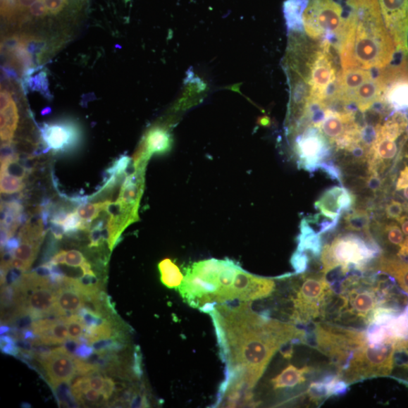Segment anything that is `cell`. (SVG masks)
Listing matches in <instances>:
<instances>
[{
	"label": "cell",
	"instance_id": "e575fe53",
	"mask_svg": "<svg viewBox=\"0 0 408 408\" xmlns=\"http://www.w3.org/2000/svg\"><path fill=\"white\" fill-rule=\"evenodd\" d=\"M290 264L292 268H294L296 275L305 273L308 269L309 264V255L297 250L291 256Z\"/></svg>",
	"mask_w": 408,
	"mask_h": 408
},
{
	"label": "cell",
	"instance_id": "ffe728a7",
	"mask_svg": "<svg viewBox=\"0 0 408 408\" xmlns=\"http://www.w3.org/2000/svg\"><path fill=\"white\" fill-rule=\"evenodd\" d=\"M311 367L298 369L295 366L290 364L278 376L271 380L275 390L292 388L307 381V375L313 372Z\"/></svg>",
	"mask_w": 408,
	"mask_h": 408
},
{
	"label": "cell",
	"instance_id": "f1b7e54d",
	"mask_svg": "<svg viewBox=\"0 0 408 408\" xmlns=\"http://www.w3.org/2000/svg\"><path fill=\"white\" fill-rule=\"evenodd\" d=\"M111 202L106 201L97 204H82L77 208L76 213L81 221L92 223L98 218L101 211H106Z\"/></svg>",
	"mask_w": 408,
	"mask_h": 408
},
{
	"label": "cell",
	"instance_id": "ac0fdd59",
	"mask_svg": "<svg viewBox=\"0 0 408 408\" xmlns=\"http://www.w3.org/2000/svg\"><path fill=\"white\" fill-rule=\"evenodd\" d=\"M383 102L393 111H408V78H400L387 86Z\"/></svg>",
	"mask_w": 408,
	"mask_h": 408
},
{
	"label": "cell",
	"instance_id": "7dc6e473",
	"mask_svg": "<svg viewBox=\"0 0 408 408\" xmlns=\"http://www.w3.org/2000/svg\"><path fill=\"white\" fill-rule=\"evenodd\" d=\"M30 266L31 265L26 263V261L15 257L12 260L11 264H10V268H18L22 270L23 272L27 271Z\"/></svg>",
	"mask_w": 408,
	"mask_h": 408
},
{
	"label": "cell",
	"instance_id": "ee69618b",
	"mask_svg": "<svg viewBox=\"0 0 408 408\" xmlns=\"http://www.w3.org/2000/svg\"><path fill=\"white\" fill-rule=\"evenodd\" d=\"M98 372L90 375V385L92 389L101 392L103 388L104 378Z\"/></svg>",
	"mask_w": 408,
	"mask_h": 408
},
{
	"label": "cell",
	"instance_id": "d6986e66",
	"mask_svg": "<svg viewBox=\"0 0 408 408\" xmlns=\"http://www.w3.org/2000/svg\"><path fill=\"white\" fill-rule=\"evenodd\" d=\"M297 249L300 252L310 254L312 257H321L322 252V242L321 235L314 230L307 221L303 218L300 224V234L297 237Z\"/></svg>",
	"mask_w": 408,
	"mask_h": 408
},
{
	"label": "cell",
	"instance_id": "6da1fadb",
	"mask_svg": "<svg viewBox=\"0 0 408 408\" xmlns=\"http://www.w3.org/2000/svg\"><path fill=\"white\" fill-rule=\"evenodd\" d=\"M210 315L226 364L223 385L239 382L252 390L278 350L288 343L308 344L304 330L259 315L249 302L235 307L217 306Z\"/></svg>",
	"mask_w": 408,
	"mask_h": 408
},
{
	"label": "cell",
	"instance_id": "5b68a950",
	"mask_svg": "<svg viewBox=\"0 0 408 408\" xmlns=\"http://www.w3.org/2000/svg\"><path fill=\"white\" fill-rule=\"evenodd\" d=\"M297 278L289 296L290 321L306 326L323 320L336 297L333 285L322 272L303 273Z\"/></svg>",
	"mask_w": 408,
	"mask_h": 408
},
{
	"label": "cell",
	"instance_id": "b9f144b4",
	"mask_svg": "<svg viewBox=\"0 0 408 408\" xmlns=\"http://www.w3.org/2000/svg\"><path fill=\"white\" fill-rule=\"evenodd\" d=\"M94 352H95V350H94L92 347H89V344L82 343L80 344L77 349L75 355L79 359H87L91 357Z\"/></svg>",
	"mask_w": 408,
	"mask_h": 408
},
{
	"label": "cell",
	"instance_id": "ba28073f",
	"mask_svg": "<svg viewBox=\"0 0 408 408\" xmlns=\"http://www.w3.org/2000/svg\"><path fill=\"white\" fill-rule=\"evenodd\" d=\"M296 154L302 168L315 172L331 152V144L320 129L309 125L296 140Z\"/></svg>",
	"mask_w": 408,
	"mask_h": 408
},
{
	"label": "cell",
	"instance_id": "ab89813d",
	"mask_svg": "<svg viewBox=\"0 0 408 408\" xmlns=\"http://www.w3.org/2000/svg\"><path fill=\"white\" fill-rule=\"evenodd\" d=\"M16 294V292L14 285L4 286L1 292L2 307L4 308H9L15 306Z\"/></svg>",
	"mask_w": 408,
	"mask_h": 408
},
{
	"label": "cell",
	"instance_id": "681fc988",
	"mask_svg": "<svg viewBox=\"0 0 408 408\" xmlns=\"http://www.w3.org/2000/svg\"><path fill=\"white\" fill-rule=\"evenodd\" d=\"M80 343L77 340L70 339L67 340L64 343H63V347H64L69 353L74 354L80 346Z\"/></svg>",
	"mask_w": 408,
	"mask_h": 408
},
{
	"label": "cell",
	"instance_id": "e0dca14e",
	"mask_svg": "<svg viewBox=\"0 0 408 408\" xmlns=\"http://www.w3.org/2000/svg\"><path fill=\"white\" fill-rule=\"evenodd\" d=\"M85 297L80 292L72 288H59L54 311L57 316L75 315L85 307Z\"/></svg>",
	"mask_w": 408,
	"mask_h": 408
},
{
	"label": "cell",
	"instance_id": "3957f363",
	"mask_svg": "<svg viewBox=\"0 0 408 408\" xmlns=\"http://www.w3.org/2000/svg\"><path fill=\"white\" fill-rule=\"evenodd\" d=\"M362 274L352 272L340 281L334 313L339 322L359 323L368 328L379 308L395 307L390 305L393 299L388 282L379 276L365 277Z\"/></svg>",
	"mask_w": 408,
	"mask_h": 408
},
{
	"label": "cell",
	"instance_id": "277c9868",
	"mask_svg": "<svg viewBox=\"0 0 408 408\" xmlns=\"http://www.w3.org/2000/svg\"><path fill=\"white\" fill-rule=\"evenodd\" d=\"M381 249L373 237L349 233L335 237L322 249V273L340 269L343 276L352 272H364L371 261L378 258Z\"/></svg>",
	"mask_w": 408,
	"mask_h": 408
},
{
	"label": "cell",
	"instance_id": "91938a15",
	"mask_svg": "<svg viewBox=\"0 0 408 408\" xmlns=\"http://www.w3.org/2000/svg\"><path fill=\"white\" fill-rule=\"evenodd\" d=\"M403 196L408 200V185L402 190Z\"/></svg>",
	"mask_w": 408,
	"mask_h": 408
},
{
	"label": "cell",
	"instance_id": "d4e9b609",
	"mask_svg": "<svg viewBox=\"0 0 408 408\" xmlns=\"http://www.w3.org/2000/svg\"><path fill=\"white\" fill-rule=\"evenodd\" d=\"M18 121V111L13 98L8 106L1 110V139L3 140H13Z\"/></svg>",
	"mask_w": 408,
	"mask_h": 408
},
{
	"label": "cell",
	"instance_id": "f546056e",
	"mask_svg": "<svg viewBox=\"0 0 408 408\" xmlns=\"http://www.w3.org/2000/svg\"><path fill=\"white\" fill-rule=\"evenodd\" d=\"M111 324L108 321H104L101 326L96 328H87L85 329L83 335L87 338L89 344L104 339H109L113 335Z\"/></svg>",
	"mask_w": 408,
	"mask_h": 408
},
{
	"label": "cell",
	"instance_id": "83f0119b",
	"mask_svg": "<svg viewBox=\"0 0 408 408\" xmlns=\"http://www.w3.org/2000/svg\"><path fill=\"white\" fill-rule=\"evenodd\" d=\"M385 326L392 338L408 340V314L405 311L397 314Z\"/></svg>",
	"mask_w": 408,
	"mask_h": 408
},
{
	"label": "cell",
	"instance_id": "f907efd6",
	"mask_svg": "<svg viewBox=\"0 0 408 408\" xmlns=\"http://www.w3.org/2000/svg\"><path fill=\"white\" fill-rule=\"evenodd\" d=\"M99 391L96 390H89L85 393L86 400L92 404H97L99 402L100 395L98 392Z\"/></svg>",
	"mask_w": 408,
	"mask_h": 408
},
{
	"label": "cell",
	"instance_id": "d590c367",
	"mask_svg": "<svg viewBox=\"0 0 408 408\" xmlns=\"http://www.w3.org/2000/svg\"><path fill=\"white\" fill-rule=\"evenodd\" d=\"M78 315L81 318L82 321L85 322L87 328H96L106 321L101 316L86 307H82L78 311Z\"/></svg>",
	"mask_w": 408,
	"mask_h": 408
},
{
	"label": "cell",
	"instance_id": "44dd1931",
	"mask_svg": "<svg viewBox=\"0 0 408 408\" xmlns=\"http://www.w3.org/2000/svg\"><path fill=\"white\" fill-rule=\"evenodd\" d=\"M344 228L350 232L363 233L366 237H373L371 233V217L364 209H352L343 216Z\"/></svg>",
	"mask_w": 408,
	"mask_h": 408
},
{
	"label": "cell",
	"instance_id": "60d3db41",
	"mask_svg": "<svg viewBox=\"0 0 408 408\" xmlns=\"http://www.w3.org/2000/svg\"><path fill=\"white\" fill-rule=\"evenodd\" d=\"M85 261V257L78 250L68 251L66 259V264L71 267H80L83 261Z\"/></svg>",
	"mask_w": 408,
	"mask_h": 408
},
{
	"label": "cell",
	"instance_id": "4fadbf2b",
	"mask_svg": "<svg viewBox=\"0 0 408 408\" xmlns=\"http://www.w3.org/2000/svg\"><path fill=\"white\" fill-rule=\"evenodd\" d=\"M373 78L371 70L361 68L342 69L338 75L337 83L335 85L333 97L341 101L348 111L350 99L352 94L360 87L363 83Z\"/></svg>",
	"mask_w": 408,
	"mask_h": 408
},
{
	"label": "cell",
	"instance_id": "db71d44e",
	"mask_svg": "<svg viewBox=\"0 0 408 408\" xmlns=\"http://www.w3.org/2000/svg\"><path fill=\"white\" fill-rule=\"evenodd\" d=\"M80 268L83 272V274L95 276V273H94L93 271L92 270L91 265L86 259L85 261H83L82 264L80 266Z\"/></svg>",
	"mask_w": 408,
	"mask_h": 408
},
{
	"label": "cell",
	"instance_id": "4dcf8cb0",
	"mask_svg": "<svg viewBox=\"0 0 408 408\" xmlns=\"http://www.w3.org/2000/svg\"><path fill=\"white\" fill-rule=\"evenodd\" d=\"M23 180L13 175L1 173V193L10 194L22 192L25 187Z\"/></svg>",
	"mask_w": 408,
	"mask_h": 408
},
{
	"label": "cell",
	"instance_id": "8fae6325",
	"mask_svg": "<svg viewBox=\"0 0 408 408\" xmlns=\"http://www.w3.org/2000/svg\"><path fill=\"white\" fill-rule=\"evenodd\" d=\"M75 357L61 347L51 350L48 357L40 361L54 388L62 383H70L75 378L77 375Z\"/></svg>",
	"mask_w": 408,
	"mask_h": 408
},
{
	"label": "cell",
	"instance_id": "6f0895ef",
	"mask_svg": "<svg viewBox=\"0 0 408 408\" xmlns=\"http://www.w3.org/2000/svg\"><path fill=\"white\" fill-rule=\"evenodd\" d=\"M127 384L122 382L114 383V392L119 393L125 390H127Z\"/></svg>",
	"mask_w": 408,
	"mask_h": 408
},
{
	"label": "cell",
	"instance_id": "8d00e7d4",
	"mask_svg": "<svg viewBox=\"0 0 408 408\" xmlns=\"http://www.w3.org/2000/svg\"><path fill=\"white\" fill-rule=\"evenodd\" d=\"M407 211L405 206L400 202L392 200L387 203L385 207V214L387 218L391 221H397V218L404 215Z\"/></svg>",
	"mask_w": 408,
	"mask_h": 408
},
{
	"label": "cell",
	"instance_id": "74e56055",
	"mask_svg": "<svg viewBox=\"0 0 408 408\" xmlns=\"http://www.w3.org/2000/svg\"><path fill=\"white\" fill-rule=\"evenodd\" d=\"M0 344H1V351L6 354L12 355V357H18L20 353V350L16 345V340L8 336V335H3L0 339Z\"/></svg>",
	"mask_w": 408,
	"mask_h": 408
},
{
	"label": "cell",
	"instance_id": "d6a6232c",
	"mask_svg": "<svg viewBox=\"0 0 408 408\" xmlns=\"http://www.w3.org/2000/svg\"><path fill=\"white\" fill-rule=\"evenodd\" d=\"M69 385L70 383H62L56 387L60 404H62L66 407H79V404L76 401L74 395H73Z\"/></svg>",
	"mask_w": 408,
	"mask_h": 408
},
{
	"label": "cell",
	"instance_id": "4316f807",
	"mask_svg": "<svg viewBox=\"0 0 408 408\" xmlns=\"http://www.w3.org/2000/svg\"><path fill=\"white\" fill-rule=\"evenodd\" d=\"M69 337L66 316H61L57 319L54 326L39 336V338L42 344L51 346V345L63 344Z\"/></svg>",
	"mask_w": 408,
	"mask_h": 408
},
{
	"label": "cell",
	"instance_id": "5bb4252c",
	"mask_svg": "<svg viewBox=\"0 0 408 408\" xmlns=\"http://www.w3.org/2000/svg\"><path fill=\"white\" fill-rule=\"evenodd\" d=\"M385 89L381 76L365 82L352 94L348 111L355 112L359 110L362 113L369 111L376 102L383 101Z\"/></svg>",
	"mask_w": 408,
	"mask_h": 408
},
{
	"label": "cell",
	"instance_id": "816d5d0a",
	"mask_svg": "<svg viewBox=\"0 0 408 408\" xmlns=\"http://www.w3.org/2000/svg\"><path fill=\"white\" fill-rule=\"evenodd\" d=\"M34 272L40 277L49 278L51 276V268L48 264L39 266L34 270Z\"/></svg>",
	"mask_w": 408,
	"mask_h": 408
},
{
	"label": "cell",
	"instance_id": "f35d334b",
	"mask_svg": "<svg viewBox=\"0 0 408 408\" xmlns=\"http://www.w3.org/2000/svg\"><path fill=\"white\" fill-rule=\"evenodd\" d=\"M75 364L77 375L90 376L100 371L97 365L82 361L78 357L75 358Z\"/></svg>",
	"mask_w": 408,
	"mask_h": 408
},
{
	"label": "cell",
	"instance_id": "9c48e42d",
	"mask_svg": "<svg viewBox=\"0 0 408 408\" xmlns=\"http://www.w3.org/2000/svg\"><path fill=\"white\" fill-rule=\"evenodd\" d=\"M40 135L47 146V150L58 154L75 152L82 141V132L79 125L70 120L44 123L40 128Z\"/></svg>",
	"mask_w": 408,
	"mask_h": 408
},
{
	"label": "cell",
	"instance_id": "1f68e13d",
	"mask_svg": "<svg viewBox=\"0 0 408 408\" xmlns=\"http://www.w3.org/2000/svg\"><path fill=\"white\" fill-rule=\"evenodd\" d=\"M39 245L22 242L16 249L14 257L22 259L26 263L32 265L39 252Z\"/></svg>",
	"mask_w": 408,
	"mask_h": 408
},
{
	"label": "cell",
	"instance_id": "30bf717a",
	"mask_svg": "<svg viewBox=\"0 0 408 408\" xmlns=\"http://www.w3.org/2000/svg\"><path fill=\"white\" fill-rule=\"evenodd\" d=\"M275 289L274 280L250 274L240 267L232 290L233 301L249 302L264 299L269 297Z\"/></svg>",
	"mask_w": 408,
	"mask_h": 408
},
{
	"label": "cell",
	"instance_id": "8992f818",
	"mask_svg": "<svg viewBox=\"0 0 408 408\" xmlns=\"http://www.w3.org/2000/svg\"><path fill=\"white\" fill-rule=\"evenodd\" d=\"M408 138V118L404 112L393 111L383 124L376 125V138L369 151V173L383 174L397 158L400 139Z\"/></svg>",
	"mask_w": 408,
	"mask_h": 408
},
{
	"label": "cell",
	"instance_id": "f6af8a7d",
	"mask_svg": "<svg viewBox=\"0 0 408 408\" xmlns=\"http://www.w3.org/2000/svg\"><path fill=\"white\" fill-rule=\"evenodd\" d=\"M50 230L52 235L56 240L62 239L63 236L66 234L65 228L62 224L50 222Z\"/></svg>",
	"mask_w": 408,
	"mask_h": 408
},
{
	"label": "cell",
	"instance_id": "cb8c5ba5",
	"mask_svg": "<svg viewBox=\"0 0 408 408\" xmlns=\"http://www.w3.org/2000/svg\"><path fill=\"white\" fill-rule=\"evenodd\" d=\"M148 156L152 154H163L171 149V140L168 133L161 128H155L149 132L144 143Z\"/></svg>",
	"mask_w": 408,
	"mask_h": 408
},
{
	"label": "cell",
	"instance_id": "836d02e7",
	"mask_svg": "<svg viewBox=\"0 0 408 408\" xmlns=\"http://www.w3.org/2000/svg\"><path fill=\"white\" fill-rule=\"evenodd\" d=\"M69 336L70 339L78 340L82 336L86 328L85 322L78 315L66 316Z\"/></svg>",
	"mask_w": 408,
	"mask_h": 408
},
{
	"label": "cell",
	"instance_id": "c3c4849f",
	"mask_svg": "<svg viewBox=\"0 0 408 408\" xmlns=\"http://www.w3.org/2000/svg\"><path fill=\"white\" fill-rule=\"evenodd\" d=\"M67 252L65 250H61L60 252L56 254L54 257L51 259L49 264L52 265H58L66 264Z\"/></svg>",
	"mask_w": 408,
	"mask_h": 408
},
{
	"label": "cell",
	"instance_id": "f5cc1de1",
	"mask_svg": "<svg viewBox=\"0 0 408 408\" xmlns=\"http://www.w3.org/2000/svg\"><path fill=\"white\" fill-rule=\"evenodd\" d=\"M401 225V228L406 238H408V214H404L395 221Z\"/></svg>",
	"mask_w": 408,
	"mask_h": 408
},
{
	"label": "cell",
	"instance_id": "680465c9",
	"mask_svg": "<svg viewBox=\"0 0 408 408\" xmlns=\"http://www.w3.org/2000/svg\"><path fill=\"white\" fill-rule=\"evenodd\" d=\"M10 330H11V328H10L9 327L6 326H1V328H0V333H1V336H3V335L8 333Z\"/></svg>",
	"mask_w": 408,
	"mask_h": 408
},
{
	"label": "cell",
	"instance_id": "7c38bea8",
	"mask_svg": "<svg viewBox=\"0 0 408 408\" xmlns=\"http://www.w3.org/2000/svg\"><path fill=\"white\" fill-rule=\"evenodd\" d=\"M354 204L355 197L347 188L335 186L321 196L315 207L323 218L339 222L342 214L352 210Z\"/></svg>",
	"mask_w": 408,
	"mask_h": 408
},
{
	"label": "cell",
	"instance_id": "2e32d148",
	"mask_svg": "<svg viewBox=\"0 0 408 408\" xmlns=\"http://www.w3.org/2000/svg\"><path fill=\"white\" fill-rule=\"evenodd\" d=\"M373 266L376 272L393 278L408 295V261L382 255L378 258Z\"/></svg>",
	"mask_w": 408,
	"mask_h": 408
},
{
	"label": "cell",
	"instance_id": "52a82bcc",
	"mask_svg": "<svg viewBox=\"0 0 408 408\" xmlns=\"http://www.w3.org/2000/svg\"><path fill=\"white\" fill-rule=\"evenodd\" d=\"M330 45L322 43L320 48L312 54L308 78L310 90L307 106L311 103L326 104L329 92L333 87H335L334 82L338 75L330 51Z\"/></svg>",
	"mask_w": 408,
	"mask_h": 408
},
{
	"label": "cell",
	"instance_id": "7bdbcfd3",
	"mask_svg": "<svg viewBox=\"0 0 408 408\" xmlns=\"http://www.w3.org/2000/svg\"><path fill=\"white\" fill-rule=\"evenodd\" d=\"M113 392L114 382L112 379L109 378V376H106V378H104L103 388L100 393L102 394L104 397H106V399L109 401Z\"/></svg>",
	"mask_w": 408,
	"mask_h": 408
},
{
	"label": "cell",
	"instance_id": "9a60e30c",
	"mask_svg": "<svg viewBox=\"0 0 408 408\" xmlns=\"http://www.w3.org/2000/svg\"><path fill=\"white\" fill-rule=\"evenodd\" d=\"M58 289L51 285L39 288L34 290L30 295L27 299V309L33 314L36 320L54 314Z\"/></svg>",
	"mask_w": 408,
	"mask_h": 408
},
{
	"label": "cell",
	"instance_id": "bcb514c9",
	"mask_svg": "<svg viewBox=\"0 0 408 408\" xmlns=\"http://www.w3.org/2000/svg\"><path fill=\"white\" fill-rule=\"evenodd\" d=\"M20 240L18 237L9 238L6 246L4 247L5 253H10L14 255L16 249L20 245Z\"/></svg>",
	"mask_w": 408,
	"mask_h": 408
},
{
	"label": "cell",
	"instance_id": "484cf974",
	"mask_svg": "<svg viewBox=\"0 0 408 408\" xmlns=\"http://www.w3.org/2000/svg\"><path fill=\"white\" fill-rule=\"evenodd\" d=\"M161 280L168 288H179L183 284L184 276L180 269L170 259H165L159 265Z\"/></svg>",
	"mask_w": 408,
	"mask_h": 408
},
{
	"label": "cell",
	"instance_id": "7402d4cb",
	"mask_svg": "<svg viewBox=\"0 0 408 408\" xmlns=\"http://www.w3.org/2000/svg\"><path fill=\"white\" fill-rule=\"evenodd\" d=\"M378 235L383 245L397 249V253L404 245L406 237L402 228L395 222H390L378 226Z\"/></svg>",
	"mask_w": 408,
	"mask_h": 408
},
{
	"label": "cell",
	"instance_id": "11a10c76",
	"mask_svg": "<svg viewBox=\"0 0 408 408\" xmlns=\"http://www.w3.org/2000/svg\"><path fill=\"white\" fill-rule=\"evenodd\" d=\"M37 336L35 332L31 329L24 330V339L30 342H34L37 339Z\"/></svg>",
	"mask_w": 408,
	"mask_h": 408
},
{
	"label": "cell",
	"instance_id": "603a6c76",
	"mask_svg": "<svg viewBox=\"0 0 408 408\" xmlns=\"http://www.w3.org/2000/svg\"><path fill=\"white\" fill-rule=\"evenodd\" d=\"M308 2L309 0H288L285 3L284 13L290 30L302 31L304 28L302 16Z\"/></svg>",
	"mask_w": 408,
	"mask_h": 408
},
{
	"label": "cell",
	"instance_id": "7a4b0ae2",
	"mask_svg": "<svg viewBox=\"0 0 408 408\" xmlns=\"http://www.w3.org/2000/svg\"><path fill=\"white\" fill-rule=\"evenodd\" d=\"M346 8L347 23L337 46L342 69L378 70L390 65L397 49L378 0H352Z\"/></svg>",
	"mask_w": 408,
	"mask_h": 408
},
{
	"label": "cell",
	"instance_id": "9f6ffc18",
	"mask_svg": "<svg viewBox=\"0 0 408 408\" xmlns=\"http://www.w3.org/2000/svg\"><path fill=\"white\" fill-rule=\"evenodd\" d=\"M400 179L405 185H408V166L405 165L404 168L400 172Z\"/></svg>",
	"mask_w": 408,
	"mask_h": 408
}]
</instances>
